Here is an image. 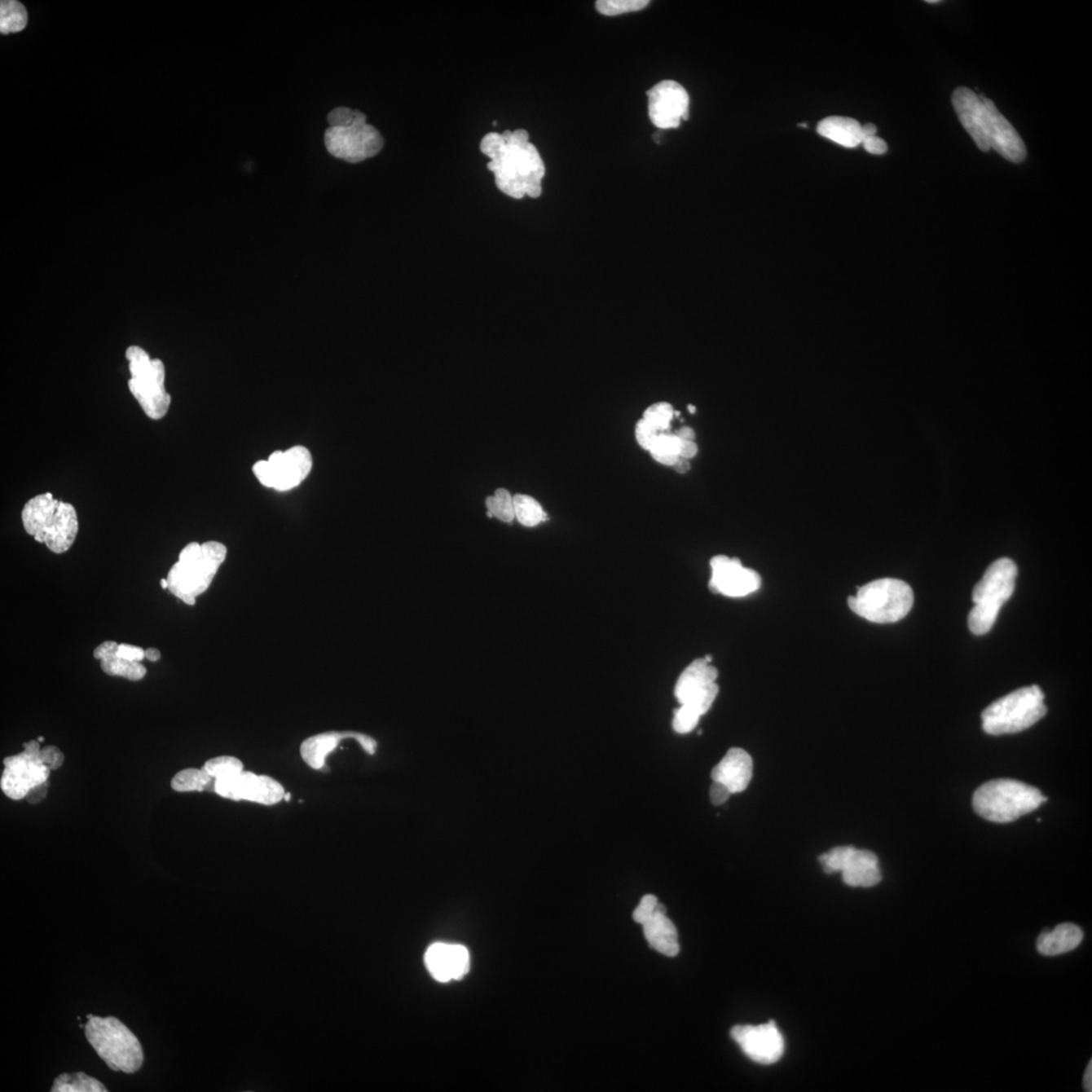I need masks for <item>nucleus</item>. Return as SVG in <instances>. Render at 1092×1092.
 I'll return each mask as SVG.
<instances>
[{
    "instance_id": "obj_48",
    "label": "nucleus",
    "mask_w": 1092,
    "mask_h": 1092,
    "mask_svg": "<svg viewBox=\"0 0 1092 1092\" xmlns=\"http://www.w3.org/2000/svg\"><path fill=\"white\" fill-rule=\"evenodd\" d=\"M161 654L156 649L150 648L145 650V658L148 659V661L152 663L158 662L159 659H161Z\"/></svg>"
},
{
    "instance_id": "obj_19",
    "label": "nucleus",
    "mask_w": 1092,
    "mask_h": 1092,
    "mask_svg": "<svg viewBox=\"0 0 1092 1092\" xmlns=\"http://www.w3.org/2000/svg\"><path fill=\"white\" fill-rule=\"evenodd\" d=\"M344 739H354L365 753L376 754L377 742L375 738L367 734L354 732H327L310 737L302 742L300 749L302 759L314 770H321L326 764L328 755L333 753Z\"/></svg>"
},
{
    "instance_id": "obj_49",
    "label": "nucleus",
    "mask_w": 1092,
    "mask_h": 1092,
    "mask_svg": "<svg viewBox=\"0 0 1092 1092\" xmlns=\"http://www.w3.org/2000/svg\"><path fill=\"white\" fill-rule=\"evenodd\" d=\"M862 132H863L864 140H865V139L870 138V137H873V136H876V133H877V128H876V125H873V124H867V125H862Z\"/></svg>"
},
{
    "instance_id": "obj_15",
    "label": "nucleus",
    "mask_w": 1092,
    "mask_h": 1092,
    "mask_svg": "<svg viewBox=\"0 0 1092 1092\" xmlns=\"http://www.w3.org/2000/svg\"><path fill=\"white\" fill-rule=\"evenodd\" d=\"M649 116L655 127L662 130L678 128L689 117L690 99L681 84L663 81L648 91Z\"/></svg>"
},
{
    "instance_id": "obj_45",
    "label": "nucleus",
    "mask_w": 1092,
    "mask_h": 1092,
    "mask_svg": "<svg viewBox=\"0 0 1092 1092\" xmlns=\"http://www.w3.org/2000/svg\"><path fill=\"white\" fill-rule=\"evenodd\" d=\"M1083 1086L1085 1091H1092V1061H1090L1086 1067L1085 1077H1083Z\"/></svg>"
},
{
    "instance_id": "obj_17",
    "label": "nucleus",
    "mask_w": 1092,
    "mask_h": 1092,
    "mask_svg": "<svg viewBox=\"0 0 1092 1092\" xmlns=\"http://www.w3.org/2000/svg\"><path fill=\"white\" fill-rule=\"evenodd\" d=\"M712 575L709 589L726 597H745L760 589L762 579L754 570L746 569L738 558L714 557L710 561Z\"/></svg>"
},
{
    "instance_id": "obj_31",
    "label": "nucleus",
    "mask_w": 1092,
    "mask_h": 1092,
    "mask_svg": "<svg viewBox=\"0 0 1092 1092\" xmlns=\"http://www.w3.org/2000/svg\"><path fill=\"white\" fill-rule=\"evenodd\" d=\"M680 447L681 439L677 435L662 432L649 452L658 464L673 466L680 459Z\"/></svg>"
},
{
    "instance_id": "obj_35",
    "label": "nucleus",
    "mask_w": 1092,
    "mask_h": 1092,
    "mask_svg": "<svg viewBox=\"0 0 1092 1092\" xmlns=\"http://www.w3.org/2000/svg\"><path fill=\"white\" fill-rule=\"evenodd\" d=\"M674 416L675 410L673 406L667 402H658L649 406V408L645 410L642 419H645L646 422L649 423L650 425L654 426L658 431L663 432L670 427L671 419L674 418Z\"/></svg>"
},
{
    "instance_id": "obj_4",
    "label": "nucleus",
    "mask_w": 1092,
    "mask_h": 1092,
    "mask_svg": "<svg viewBox=\"0 0 1092 1092\" xmlns=\"http://www.w3.org/2000/svg\"><path fill=\"white\" fill-rule=\"evenodd\" d=\"M24 531L37 543L45 544L52 553L69 550L77 539L78 517L69 503L54 499L50 493L29 500L22 512Z\"/></svg>"
},
{
    "instance_id": "obj_1",
    "label": "nucleus",
    "mask_w": 1092,
    "mask_h": 1092,
    "mask_svg": "<svg viewBox=\"0 0 1092 1092\" xmlns=\"http://www.w3.org/2000/svg\"><path fill=\"white\" fill-rule=\"evenodd\" d=\"M481 151L490 158L488 168L500 191L516 200L540 196L545 165L539 150L529 141L527 131L518 129L487 134L482 139Z\"/></svg>"
},
{
    "instance_id": "obj_44",
    "label": "nucleus",
    "mask_w": 1092,
    "mask_h": 1092,
    "mask_svg": "<svg viewBox=\"0 0 1092 1092\" xmlns=\"http://www.w3.org/2000/svg\"><path fill=\"white\" fill-rule=\"evenodd\" d=\"M47 787H48V782H46L44 784L39 785V786L32 789V790L29 792L26 797L27 799L33 804H37V802L43 800L46 795H47Z\"/></svg>"
},
{
    "instance_id": "obj_30",
    "label": "nucleus",
    "mask_w": 1092,
    "mask_h": 1092,
    "mask_svg": "<svg viewBox=\"0 0 1092 1092\" xmlns=\"http://www.w3.org/2000/svg\"><path fill=\"white\" fill-rule=\"evenodd\" d=\"M515 518L526 527H535L548 520L544 508L535 498L527 495H516L513 497Z\"/></svg>"
},
{
    "instance_id": "obj_41",
    "label": "nucleus",
    "mask_w": 1092,
    "mask_h": 1092,
    "mask_svg": "<svg viewBox=\"0 0 1092 1092\" xmlns=\"http://www.w3.org/2000/svg\"><path fill=\"white\" fill-rule=\"evenodd\" d=\"M730 795H732V792L725 785L713 781L711 788H710V800L714 805L724 804V802L729 800Z\"/></svg>"
},
{
    "instance_id": "obj_34",
    "label": "nucleus",
    "mask_w": 1092,
    "mask_h": 1092,
    "mask_svg": "<svg viewBox=\"0 0 1092 1092\" xmlns=\"http://www.w3.org/2000/svg\"><path fill=\"white\" fill-rule=\"evenodd\" d=\"M649 4V2L646 0H599L596 2V8L600 14L615 16L644 10Z\"/></svg>"
},
{
    "instance_id": "obj_39",
    "label": "nucleus",
    "mask_w": 1092,
    "mask_h": 1092,
    "mask_svg": "<svg viewBox=\"0 0 1092 1092\" xmlns=\"http://www.w3.org/2000/svg\"><path fill=\"white\" fill-rule=\"evenodd\" d=\"M40 757L42 763L51 771L57 770L64 762V755L57 746H48L42 749Z\"/></svg>"
},
{
    "instance_id": "obj_29",
    "label": "nucleus",
    "mask_w": 1092,
    "mask_h": 1092,
    "mask_svg": "<svg viewBox=\"0 0 1092 1092\" xmlns=\"http://www.w3.org/2000/svg\"><path fill=\"white\" fill-rule=\"evenodd\" d=\"M28 24V12L23 3L15 0L0 2V32L2 35L23 31Z\"/></svg>"
},
{
    "instance_id": "obj_20",
    "label": "nucleus",
    "mask_w": 1092,
    "mask_h": 1092,
    "mask_svg": "<svg viewBox=\"0 0 1092 1092\" xmlns=\"http://www.w3.org/2000/svg\"><path fill=\"white\" fill-rule=\"evenodd\" d=\"M425 963L436 980H460L469 972V954L461 944L436 943L428 949Z\"/></svg>"
},
{
    "instance_id": "obj_38",
    "label": "nucleus",
    "mask_w": 1092,
    "mask_h": 1092,
    "mask_svg": "<svg viewBox=\"0 0 1092 1092\" xmlns=\"http://www.w3.org/2000/svg\"><path fill=\"white\" fill-rule=\"evenodd\" d=\"M658 905V898L652 896V894H648V896L642 897L640 905H638L636 909L633 911L632 918L634 922L644 925V923L646 921H649V919L655 914Z\"/></svg>"
},
{
    "instance_id": "obj_22",
    "label": "nucleus",
    "mask_w": 1092,
    "mask_h": 1092,
    "mask_svg": "<svg viewBox=\"0 0 1092 1092\" xmlns=\"http://www.w3.org/2000/svg\"><path fill=\"white\" fill-rule=\"evenodd\" d=\"M843 880L852 887L869 888L880 883L879 861L871 851L851 847L842 869Z\"/></svg>"
},
{
    "instance_id": "obj_26",
    "label": "nucleus",
    "mask_w": 1092,
    "mask_h": 1092,
    "mask_svg": "<svg viewBox=\"0 0 1092 1092\" xmlns=\"http://www.w3.org/2000/svg\"><path fill=\"white\" fill-rule=\"evenodd\" d=\"M817 132L819 135L846 148H856L864 141L862 125L848 117H826L819 121Z\"/></svg>"
},
{
    "instance_id": "obj_28",
    "label": "nucleus",
    "mask_w": 1092,
    "mask_h": 1092,
    "mask_svg": "<svg viewBox=\"0 0 1092 1092\" xmlns=\"http://www.w3.org/2000/svg\"><path fill=\"white\" fill-rule=\"evenodd\" d=\"M52 1092H107V1087L98 1079L86 1073H63L55 1079Z\"/></svg>"
},
{
    "instance_id": "obj_27",
    "label": "nucleus",
    "mask_w": 1092,
    "mask_h": 1092,
    "mask_svg": "<svg viewBox=\"0 0 1092 1092\" xmlns=\"http://www.w3.org/2000/svg\"><path fill=\"white\" fill-rule=\"evenodd\" d=\"M215 781L205 768H191L178 772L171 781V787L176 792L215 791Z\"/></svg>"
},
{
    "instance_id": "obj_56",
    "label": "nucleus",
    "mask_w": 1092,
    "mask_h": 1092,
    "mask_svg": "<svg viewBox=\"0 0 1092 1092\" xmlns=\"http://www.w3.org/2000/svg\"><path fill=\"white\" fill-rule=\"evenodd\" d=\"M92 1016H94V1015H87V1019H90L92 1018Z\"/></svg>"
},
{
    "instance_id": "obj_25",
    "label": "nucleus",
    "mask_w": 1092,
    "mask_h": 1092,
    "mask_svg": "<svg viewBox=\"0 0 1092 1092\" xmlns=\"http://www.w3.org/2000/svg\"><path fill=\"white\" fill-rule=\"evenodd\" d=\"M117 642L107 641L95 649L94 657L100 661V667L104 673L112 677H123L130 681H140L145 677L147 669L138 662H130L117 654Z\"/></svg>"
},
{
    "instance_id": "obj_43",
    "label": "nucleus",
    "mask_w": 1092,
    "mask_h": 1092,
    "mask_svg": "<svg viewBox=\"0 0 1092 1092\" xmlns=\"http://www.w3.org/2000/svg\"><path fill=\"white\" fill-rule=\"evenodd\" d=\"M697 453H698V447H697L695 441L681 440L680 457L689 460L695 457Z\"/></svg>"
},
{
    "instance_id": "obj_8",
    "label": "nucleus",
    "mask_w": 1092,
    "mask_h": 1092,
    "mask_svg": "<svg viewBox=\"0 0 1092 1092\" xmlns=\"http://www.w3.org/2000/svg\"><path fill=\"white\" fill-rule=\"evenodd\" d=\"M1018 566L1003 557L989 566L973 591L974 607L968 616L970 630L975 636L990 632L1003 604L1014 594Z\"/></svg>"
},
{
    "instance_id": "obj_51",
    "label": "nucleus",
    "mask_w": 1092,
    "mask_h": 1092,
    "mask_svg": "<svg viewBox=\"0 0 1092 1092\" xmlns=\"http://www.w3.org/2000/svg\"><path fill=\"white\" fill-rule=\"evenodd\" d=\"M291 798H292V796H291V793H285V795H284V799L285 801H289V800H291Z\"/></svg>"
},
{
    "instance_id": "obj_55",
    "label": "nucleus",
    "mask_w": 1092,
    "mask_h": 1092,
    "mask_svg": "<svg viewBox=\"0 0 1092 1092\" xmlns=\"http://www.w3.org/2000/svg\"><path fill=\"white\" fill-rule=\"evenodd\" d=\"M37 741H39L40 742H42L44 741V738H42V737L37 738Z\"/></svg>"
},
{
    "instance_id": "obj_21",
    "label": "nucleus",
    "mask_w": 1092,
    "mask_h": 1092,
    "mask_svg": "<svg viewBox=\"0 0 1092 1092\" xmlns=\"http://www.w3.org/2000/svg\"><path fill=\"white\" fill-rule=\"evenodd\" d=\"M754 764L745 750L733 747L711 772L713 781L725 785L732 794L745 791L753 778Z\"/></svg>"
},
{
    "instance_id": "obj_33",
    "label": "nucleus",
    "mask_w": 1092,
    "mask_h": 1092,
    "mask_svg": "<svg viewBox=\"0 0 1092 1092\" xmlns=\"http://www.w3.org/2000/svg\"><path fill=\"white\" fill-rule=\"evenodd\" d=\"M204 768L215 780L238 775L244 771V766L240 760L231 755H222L209 760Z\"/></svg>"
},
{
    "instance_id": "obj_9",
    "label": "nucleus",
    "mask_w": 1092,
    "mask_h": 1092,
    "mask_svg": "<svg viewBox=\"0 0 1092 1092\" xmlns=\"http://www.w3.org/2000/svg\"><path fill=\"white\" fill-rule=\"evenodd\" d=\"M1040 687L1020 688L995 701L982 712V728L990 736L1023 732L1047 713Z\"/></svg>"
},
{
    "instance_id": "obj_52",
    "label": "nucleus",
    "mask_w": 1092,
    "mask_h": 1092,
    "mask_svg": "<svg viewBox=\"0 0 1092 1092\" xmlns=\"http://www.w3.org/2000/svg\"><path fill=\"white\" fill-rule=\"evenodd\" d=\"M688 409H689V411L691 412L692 414H693V413H695V412H696V408H695V407H694V406H692V405L689 406V407H688Z\"/></svg>"
},
{
    "instance_id": "obj_50",
    "label": "nucleus",
    "mask_w": 1092,
    "mask_h": 1092,
    "mask_svg": "<svg viewBox=\"0 0 1092 1092\" xmlns=\"http://www.w3.org/2000/svg\"><path fill=\"white\" fill-rule=\"evenodd\" d=\"M161 587H162V589H164V590L168 589V582H167V579H161Z\"/></svg>"
},
{
    "instance_id": "obj_42",
    "label": "nucleus",
    "mask_w": 1092,
    "mask_h": 1092,
    "mask_svg": "<svg viewBox=\"0 0 1092 1092\" xmlns=\"http://www.w3.org/2000/svg\"><path fill=\"white\" fill-rule=\"evenodd\" d=\"M862 144L867 152L874 155H883L887 152L888 146L883 139L877 136L865 139Z\"/></svg>"
},
{
    "instance_id": "obj_7",
    "label": "nucleus",
    "mask_w": 1092,
    "mask_h": 1092,
    "mask_svg": "<svg viewBox=\"0 0 1092 1092\" xmlns=\"http://www.w3.org/2000/svg\"><path fill=\"white\" fill-rule=\"evenodd\" d=\"M84 1031L91 1047L108 1068L125 1073H135L141 1068L144 1054L140 1041L121 1020L94 1015Z\"/></svg>"
},
{
    "instance_id": "obj_2",
    "label": "nucleus",
    "mask_w": 1092,
    "mask_h": 1092,
    "mask_svg": "<svg viewBox=\"0 0 1092 1092\" xmlns=\"http://www.w3.org/2000/svg\"><path fill=\"white\" fill-rule=\"evenodd\" d=\"M952 103L961 124L983 152L993 149L1014 163L1026 159L1027 148L1023 139L999 112L993 100L961 86L953 94Z\"/></svg>"
},
{
    "instance_id": "obj_13",
    "label": "nucleus",
    "mask_w": 1092,
    "mask_h": 1092,
    "mask_svg": "<svg viewBox=\"0 0 1092 1092\" xmlns=\"http://www.w3.org/2000/svg\"><path fill=\"white\" fill-rule=\"evenodd\" d=\"M717 677L716 667L710 665L707 659H695L680 676L675 687L676 698L680 704L690 705L704 716L720 692L716 683Z\"/></svg>"
},
{
    "instance_id": "obj_53",
    "label": "nucleus",
    "mask_w": 1092,
    "mask_h": 1092,
    "mask_svg": "<svg viewBox=\"0 0 1092 1092\" xmlns=\"http://www.w3.org/2000/svg\"><path fill=\"white\" fill-rule=\"evenodd\" d=\"M704 658L707 659V661L708 663H711V662H712V657H710L709 654L707 655V657H705Z\"/></svg>"
},
{
    "instance_id": "obj_5",
    "label": "nucleus",
    "mask_w": 1092,
    "mask_h": 1092,
    "mask_svg": "<svg viewBox=\"0 0 1092 1092\" xmlns=\"http://www.w3.org/2000/svg\"><path fill=\"white\" fill-rule=\"evenodd\" d=\"M330 127L325 132V145L332 156L350 163H359L376 156L384 147L381 133L367 123L363 112L348 108L333 109L328 116Z\"/></svg>"
},
{
    "instance_id": "obj_23",
    "label": "nucleus",
    "mask_w": 1092,
    "mask_h": 1092,
    "mask_svg": "<svg viewBox=\"0 0 1092 1092\" xmlns=\"http://www.w3.org/2000/svg\"><path fill=\"white\" fill-rule=\"evenodd\" d=\"M644 932L649 946L667 957L679 954L678 931L673 922L666 915V907L658 903L657 911L644 925Z\"/></svg>"
},
{
    "instance_id": "obj_37",
    "label": "nucleus",
    "mask_w": 1092,
    "mask_h": 1092,
    "mask_svg": "<svg viewBox=\"0 0 1092 1092\" xmlns=\"http://www.w3.org/2000/svg\"><path fill=\"white\" fill-rule=\"evenodd\" d=\"M661 434L662 432L655 429V428L646 422L645 419L641 418L636 424V438L637 443L640 444V447L642 449H645V451H649L650 449H652L658 435Z\"/></svg>"
},
{
    "instance_id": "obj_54",
    "label": "nucleus",
    "mask_w": 1092,
    "mask_h": 1092,
    "mask_svg": "<svg viewBox=\"0 0 1092 1092\" xmlns=\"http://www.w3.org/2000/svg\"><path fill=\"white\" fill-rule=\"evenodd\" d=\"M927 3H940L939 0H927Z\"/></svg>"
},
{
    "instance_id": "obj_16",
    "label": "nucleus",
    "mask_w": 1092,
    "mask_h": 1092,
    "mask_svg": "<svg viewBox=\"0 0 1092 1092\" xmlns=\"http://www.w3.org/2000/svg\"><path fill=\"white\" fill-rule=\"evenodd\" d=\"M4 771L0 786L11 799L26 798L32 789L48 782L50 768L46 767L40 755L33 757L26 751L4 759Z\"/></svg>"
},
{
    "instance_id": "obj_46",
    "label": "nucleus",
    "mask_w": 1092,
    "mask_h": 1092,
    "mask_svg": "<svg viewBox=\"0 0 1092 1092\" xmlns=\"http://www.w3.org/2000/svg\"><path fill=\"white\" fill-rule=\"evenodd\" d=\"M676 435H677L679 438L681 440H689V441H694L696 437L694 430H693L692 428L690 427L681 428V429H680L677 432V434Z\"/></svg>"
},
{
    "instance_id": "obj_14",
    "label": "nucleus",
    "mask_w": 1092,
    "mask_h": 1092,
    "mask_svg": "<svg viewBox=\"0 0 1092 1092\" xmlns=\"http://www.w3.org/2000/svg\"><path fill=\"white\" fill-rule=\"evenodd\" d=\"M218 796L234 801H250L262 805H275L284 800L283 785L270 776L243 771L240 774L215 781Z\"/></svg>"
},
{
    "instance_id": "obj_40",
    "label": "nucleus",
    "mask_w": 1092,
    "mask_h": 1092,
    "mask_svg": "<svg viewBox=\"0 0 1092 1092\" xmlns=\"http://www.w3.org/2000/svg\"><path fill=\"white\" fill-rule=\"evenodd\" d=\"M117 654L121 658L128 659L130 662L141 663L145 658V650L140 646L121 644L117 646Z\"/></svg>"
},
{
    "instance_id": "obj_11",
    "label": "nucleus",
    "mask_w": 1092,
    "mask_h": 1092,
    "mask_svg": "<svg viewBox=\"0 0 1092 1092\" xmlns=\"http://www.w3.org/2000/svg\"><path fill=\"white\" fill-rule=\"evenodd\" d=\"M131 379L128 385L143 411L153 420H161L170 410L171 397L165 389V368L161 359H152L143 348L130 346L125 352Z\"/></svg>"
},
{
    "instance_id": "obj_18",
    "label": "nucleus",
    "mask_w": 1092,
    "mask_h": 1092,
    "mask_svg": "<svg viewBox=\"0 0 1092 1092\" xmlns=\"http://www.w3.org/2000/svg\"><path fill=\"white\" fill-rule=\"evenodd\" d=\"M750 1059L760 1064H774L783 1056L785 1044L774 1022L760 1026H737L730 1032Z\"/></svg>"
},
{
    "instance_id": "obj_47",
    "label": "nucleus",
    "mask_w": 1092,
    "mask_h": 1092,
    "mask_svg": "<svg viewBox=\"0 0 1092 1092\" xmlns=\"http://www.w3.org/2000/svg\"><path fill=\"white\" fill-rule=\"evenodd\" d=\"M673 468H675V469L677 470V472L680 473H686L689 472V470H690L691 465L690 463H689L688 460H685L682 459V457H680V459L677 461H676V464L673 465Z\"/></svg>"
},
{
    "instance_id": "obj_36",
    "label": "nucleus",
    "mask_w": 1092,
    "mask_h": 1092,
    "mask_svg": "<svg viewBox=\"0 0 1092 1092\" xmlns=\"http://www.w3.org/2000/svg\"><path fill=\"white\" fill-rule=\"evenodd\" d=\"M700 714L688 705H681L676 710L673 720V729L676 733L686 734L691 733L698 724Z\"/></svg>"
},
{
    "instance_id": "obj_6",
    "label": "nucleus",
    "mask_w": 1092,
    "mask_h": 1092,
    "mask_svg": "<svg viewBox=\"0 0 1092 1092\" xmlns=\"http://www.w3.org/2000/svg\"><path fill=\"white\" fill-rule=\"evenodd\" d=\"M1046 801L1047 798L1031 785L1016 780L997 779L977 789L973 796V808L986 821L1009 823L1034 812Z\"/></svg>"
},
{
    "instance_id": "obj_3",
    "label": "nucleus",
    "mask_w": 1092,
    "mask_h": 1092,
    "mask_svg": "<svg viewBox=\"0 0 1092 1092\" xmlns=\"http://www.w3.org/2000/svg\"><path fill=\"white\" fill-rule=\"evenodd\" d=\"M227 553L226 546L218 541L184 546L178 561L168 572V590L183 603L193 606L196 598L211 586Z\"/></svg>"
},
{
    "instance_id": "obj_12",
    "label": "nucleus",
    "mask_w": 1092,
    "mask_h": 1092,
    "mask_svg": "<svg viewBox=\"0 0 1092 1092\" xmlns=\"http://www.w3.org/2000/svg\"><path fill=\"white\" fill-rule=\"evenodd\" d=\"M313 457L308 448L293 447L288 451L272 452L266 460L253 465V473L262 485L279 491L296 488L309 476Z\"/></svg>"
},
{
    "instance_id": "obj_24",
    "label": "nucleus",
    "mask_w": 1092,
    "mask_h": 1092,
    "mask_svg": "<svg viewBox=\"0 0 1092 1092\" xmlns=\"http://www.w3.org/2000/svg\"><path fill=\"white\" fill-rule=\"evenodd\" d=\"M1083 940V931L1074 923H1060L1053 930L1046 928L1037 939V950L1041 955L1053 957L1075 950Z\"/></svg>"
},
{
    "instance_id": "obj_10",
    "label": "nucleus",
    "mask_w": 1092,
    "mask_h": 1092,
    "mask_svg": "<svg viewBox=\"0 0 1092 1092\" xmlns=\"http://www.w3.org/2000/svg\"><path fill=\"white\" fill-rule=\"evenodd\" d=\"M914 591L897 579H880L859 588L848 600L856 615L874 623H894L905 619L914 606Z\"/></svg>"
},
{
    "instance_id": "obj_32",
    "label": "nucleus",
    "mask_w": 1092,
    "mask_h": 1092,
    "mask_svg": "<svg viewBox=\"0 0 1092 1092\" xmlns=\"http://www.w3.org/2000/svg\"><path fill=\"white\" fill-rule=\"evenodd\" d=\"M487 507H488V516L490 518L495 517L503 522L510 523L515 518L514 502L509 491L505 489H499L495 491V495L486 500Z\"/></svg>"
}]
</instances>
